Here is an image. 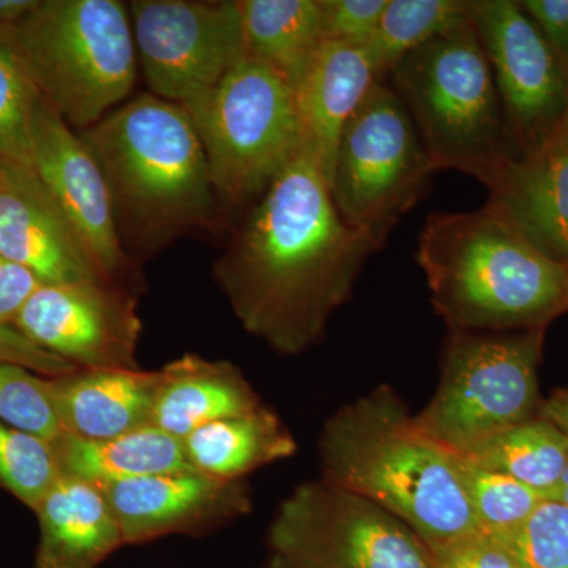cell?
Here are the masks:
<instances>
[{
	"label": "cell",
	"mask_w": 568,
	"mask_h": 568,
	"mask_svg": "<svg viewBox=\"0 0 568 568\" xmlns=\"http://www.w3.org/2000/svg\"><path fill=\"white\" fill-rule=\"evenodd\" d=\"M383 244L339 219L323 171L301 152L245 213L213 278L250 335L297 355L323 338Z\"/></svg>",
	"instance_id": "cell-1"
},
{
	"label": "cell",
	"mask_w": 568,
	"mask_h": 568,
	"mask_svg": "<svg viewBox=\"0 0 568 568\" xmlns=\"http://www.w3.org/2000/svg\"><path fill=\"white\" fill-rule=\"evenodd\" d=\"M323 480L386 508L425 547L477 532L463 462L432 436L390 386L343 406L320 439Z\"/></svg>",
	"instance_id": "cell-2"
},
{
	"label": "cell",
	"mask_w": 568,
	"mask_h": 568,
	"mask_svg": "<svg viewBox=\"0 0 568 568\" xmlns=\"http://www.w3.org/2000/svg\"><path fill=\"white\" fill-rule=\"evenodd\" d=\"M78 133L110 189L123 248L153 252L219 222L203 142L178 104L142 93Z\"/></svg>",
	"instance_id": "cell-3"
},
{
	"label": "cell",
	"mask_w": 568,
	"mask_h": 568,
	"mask_svg": "<svg viewBox=\"0 0 568 568\" xmlns=\"http://www.w3.org/2000/svg\"><path fill=\"white\" fill-rule=\"evenodd\" d=\"M417 264L450 332L544 331L568 312V265L484 209L432 213Z\"/></svg>",
	"instance_id": "cell-4"
},
{
	"label": "cell",
	"mask_w": 568,
	"mask_h": 568,
	"mask_svg": "<svg viewBox=\"0 0 568 568\" xmlns=\"http://www.w3.org/2000/svg\"><path fill=\"white\" fill-rule=\"evenodd\" d=\"M388 78L436 171H459L491 189L521 155L469 14Z\"/></svg>",
	"instance_id": "cell-5"
},
{
	"label": "cell",
	"mask_w": 568,
	"mask_h": 568,
	"mask_svg": "<svg viewBox=\"0 0 568 568\" xmlns=\"http://www.w3.org/2000/svg\"><path fill=\"white\" fill-rule=\"evenodd\" d=\"M52 110L78 132L129 102L138 55L129 6L119 0H39L0 31Z\"/></svg>",
	"instance_id": "cell-6"
},
{
	"label": "cell",
	"mask_w": 568,
	"mask_h": 568,
	"mask_svg": "<svg viewBox=\"0 0 568 568\" xmlns=\"http://www.w3.org/2000/svg\"><path fill=\"white\" fill-rule=\"evenodd\" d=\"M192 119L220 211L248 212L302 152L294 89L253 59L239 62Z\"/></svg>",
	"instance_id": "cell-7"
},
{
	"label": "cell",
	"mask_w": 568,
	"mask_h": 568,
	"mask_svg": "<svg viewBox=\"0 0 568 568\" xmlns=\"http://www.w3.org/2000/svg\"><path fill=\"white\" fill-rule=\"evenodd\" d=\"M544 331L450 332L439 386L416 416L426 435L457 455L538 416Z\"/></svg>",
	"instance_id": "cell-8"
},
{
	"label": "cell",
	"mask_w": 568,
	"mask_h": 568,
	"mask_svg": "<svg viewBox=\"0 0 568 568\" xmlns=\"http://www.w3.org/2000/svg\"><path fill=\"white\" fill-rule=\"evenodd\" d=\"M435 173L405 104L386 81L377 82L339 136L328 183L339 219L384 242Z\"/></svg>",
	"instance_id": "cell-9"
},
{
	"label": "cell",
	"mask_w": 568,
	"mask_h": 568,
	"mask_svg": "<svg viewBox=\"0 0 568 568\" xmlns=\"http://www.w3.org/2000/svg\"><path fill=\"white\" fill-rule=\"evenodd\" d=\"M268 545L298 568H432L425 545L402 519L323 478L283 500Z\"/></svg>",
	"instance_id": "cell-10"
},
{
	"label": "cell",
	"mask_w": 568,
	"mask_h": 568,
	"mask_svg": "<svg viewBox=\"0 0 568 568\" xmlns=\"http://www.w3.org/2000/svg\"><path fill=\"white\" fill-rule=\"evenodd\" d=\"M129 10L149 91L178 104L190 118L245 59L237 0H133Z\"/></svg>",
	"instance_id": "cell-11"
},
{
	"label": "cell",
	"mask_w": 568,
	"mask_h": 568,
	"mask_svg": "<svg viewBox=\"0 0 568 568\" xmlns=\"http://www.w3.org/2000/svg\"><path fill=\"white\" fill-rule=\"evenodd\" d=\"M467 14L491 67L508 126L525 155L562 119L567 73L517 0H467Z\"/></svg>",
	"instance_id": "cell-12"
},
{
	"label": "cell",
	"mask_w": 568,
	"mask_h": 568,
	"mask_svg": "<svg viewBox=\"0 0 568 568\" xmlns=\"http://www.w3.org/2000/svg\"><path fill=\"white\" fill-rule=\"evenodd\" d=\"M11 327L80 369L141 368L142 321L125 284H43Z\"/></svg>",
	"instance_id": "cell-13"
},
{
	"label": "cell",
	"mask_w": 568,
	"mask_h": 568,
	"mask_svg": "<svg viewBox=\"0 0 568 568\" xmlns=\"http://www.w3.org/2000/svg\"><path fill=\"white\" fill-rule=\"evenodd\" d=\"M31 138L40 181L104 275L123 284L129 263L102 170L80 133L41 93L33 108Z\"/></svg>",
	"instance_id": "cell-14"
},
{
	"label": "cell",
	"mask_w": 568,
	"mask_h": 568,
	"mask_svg": "<svg viewBox=\"0 0 568 568\" xmlns=\"http://www.w3.org/2000/svg\"><path fill=\"white\" fill-rule=\"evenodd\" d=\"M121 528L123 544L168 536H200L252 511L244 480H220L182 469L100 488Z\"/></svg>",
	"instance_id": "cell-15"
},
{
	"label": "cell",
	"mask_w": 568,
	"mask_h": 568,
	"mask_svg": "<svg viewBox=\"0 0 568 568\" xmlns=\"http://www.w3.org/2000/svg\"><path fill=\"white\" fill-rule=\"evenodd\" d=\"M0 254L43 284L114 283L82 245L36 170L21 164L0 162Z\"/></svg>",
	"instance_id": "cell-16"
},
{
	"label": "cell",
	"mask_w": 568,
	"mask_h": 568,
	"mask_svg": "<svg viewBox=\"0 0 568 568\" xmlns=\"http://www.w3.org/2000/svg\"><path fill=\"white\" fill-rule=\"evenodd\" d=\"M484 211L568 265V122L507 168L488 189Z\"/></svg>",
	"instance_id": "cell-17"
},
{
	"label": "cell",
	"mask_w": 568,
	"mask_h": 568,
	"mask_svg": "<svg viewBox=\"0 0 568 568\" xmlns=\"http://www.w3.org/2000/svg\"><path fill=\"white\" fill-rule=\"evenodd\" d=\"M377 82L383 81L366 47L325 40L294 89L302 152L315 160L328 183L343 129Z\"/></svg>",
	"instance_id": "cell-18"
},
{
	"label": "cell",
	"mask_w": 568,
	"mask_h": 568,
	"mask_svg": "<svg viewBox=\"0 0 568 568\" xmlns=\"http://www.w3.org/2000/svg\"><path fill=\"white\" fill-rule=\"evenodd\" d=\"M159 369H78L50 377L59 424L65 435L99 440L152 425Z\"/></svg>",
	"instance_id": "cell-19"
},
{
	"label": "cell",
	"mask_w": 568,
	"mask_h": 568,
	"mask_svg": "<svg viewBox=\"0 0 568 568\" xmlns=\"http://www.w3.org/2000/svg\"><path fill=\"white\" fill-rule=\"evenodd\" d=\"M159 375L152 425L181 440L201 426L263 406L241 369L227 361L183 354Z\"/></svg>",
	"instance_id": "cell-20"
},
{
	"label": "cell",
	"mask_w": 568,
	"mask_h": 568,
	"mask_svg": "<svg viewBox=\"0 0 568 568\" xmlns=\"http://www.w3.org/2000/svg\"><path fill=\"white\" fill-rule=\"evenodd\" d=\"M40 540L36 568H99L123 537L102 489L62 477L33 508Z\"/></svg>",
	"instance_id": "cell-21"
},
{
	"label": "cell",
	"mask_w": 568,
	"mask_h": 568,
	"mask_svg": "<svg viewBox=\"0 0 568 568\" xmlns=\"http://www.w3.org/2000/svg\"><path fill=\"white\" fill-rule=\"evenodd\" d=\"M51 444L62 477L97 488L190 467L182 440L153 425L99 440L61 433Z\"/></svg>",
	"instance_id": "cell-22"
},
{
	"label": "cell",
	"mask_w": 568,
	"mask_h": 568,
	"mask_svg": "<svg viewBox=\"0 0 568 568\" xmlns=\"http://www.w3.org/2000/svg\"><path fill=\"white\" fill-rule=\"evenodd\" d=\"M182 444L192 469L220 480H244L250 473L297 452L287 426L264 405L252 413L201 426Z\"/></svg>",
	"instance_id": "cell-23"
},
{
	"label": "cell",
	"mask_w": 568,
	"mask_h": 568,
	"mask_svg": "<svg viewBox=\"0 0 568 568\" xmlns=\"http://www.w3.org/2000/svg\"><path fill=\"white\" fill-rule=\"evenodd\" d=\"M245 58L295 89L323 47L321 0H237Z\"/></svg>",
	"instance_id": "cell-24"
},
{
	"label": "cell",
	"mask_w": 568,
	"mask_h": 568,
	"mask_svg": "<svg viewBox=\"0 0 568 568\" xmlns=\"http://www.w3.org/2000/svg\"><path fill=\"white\" fill-rule=\"evenodd\" d=\"M459 457L515 478L547 500L566 470L568 436L551 422L536 416L487 437Z\"/></svg>",
	"instance_id": "cell-25"
},
{
	"label": "cell",
	"mask_w": 568,
	"mask_h": 568,
	"mask_svg": "<svg viewBox=\"0 0 568 568\" xmlns=\"http://www.w3.org/2000/svg\"><path fill=\"white\" fill-rule=\"evenodd\" d=\"M467 20V0H387L366 50L379 81L402 59Z\"/></svg>",
	"instance_id": "cell-26"
},
{
	"label": "cell",
	"mask_w": 568,
	"mask_h": 568,
	"mask_svg": "<svg viewBox=\"0 0 568 568\" xmlns=\"http://www.w3.org/2000/svg\"><path fill=\"white\" fill-rule=\"evenodd\" d=\"M462 462L470 508L478 529L488 536H510L545 500L540 493L515 478L470 465L463 458Z\"/></svg>",
	"instance_id": "cell-27"
},
{
	"label": "cell",
	"mask_w": 568,
	"mask_h": 568,
	"mask_svg": "<svg viewBox=\"0 0 568 568\" xmlns=\"http://www.w3.org/2000/svg\"><path fill=\"white\" fill-rule=\"evenodd\" d=\"M40 92L0 33V162L33 168L32 114Z\"/></svg>",
	"instance_id": "cell-28"
},
{
	"label": "cell",
	"mask_w": 568,
	"mask_h": 568,
	"mask_svg": "<svg viewBox=\"0 0 568 568\" xmlns=\"http://www.w3.org/2000/svg\"><path fill=\"white\" fill-rule=\"evenodd\" d=\"M59 478L50 440L0 422V489L33 510Z\"/></svg>",
	"instance_id": "cell-29"
},
{
	"label": "cell",
	"mask_w": 568,
	"mask_h": 568,
	"mask_svg": "<svg viewBox=\"0 0 568 568\" xmlns=\"http://www.w3.org/2000/svg\"><path fill=\"white\" fill-rule=\"evenodd\" d=\"M0 422L50 443L61 435L50 377L26 366L0 362Z\"/></svg>",
	"instance_id": "cell-30"
},
{
	"label": "cell",
	"mask_w": 568,
	"mask_h": 568,
	"mask_svg": "<svg viewBox=\"0 0 568 568\" xmlns=\"http://www.w3.org/2000/svg\"><path fill=\"white\" fill-rule=\"evenodd\" d=\"M499 540L519 568H568V506L544 500L517 530Z\"/></svg>",
	"instance_id": "cell-31"
},
{
	"label": "cell",
	"mask_w": 568,
	"mask_h": 568,
	"mask_svg": "<svg viewBox=\"0 0 568 568\" xmlns=\"http://www.w3.org/2000/svg\"><path fill=\"white\" fill-rule=\"evenodd\" d=\"M425 548L432 568H519L507 545L481 530Z\"/></svg>",
	"instance_id": "cell-32"
},
{
	"label": "cell",
	"mask_w": 568,
	"mask_h": 568,
	"mask_svg": "<svg viewBox=\"0 0 568 568\" xmlns=\"http://www.w3.org/2000/svg\"><path fill=\"white\" fill-rule=\"evenodd\" d=\"M324 39L368 47L387 0H321Z\"/></svg>",
	"instance_id": "cell-33"
},
{
	"label": "cell",
	"mask_w": 568,
	"mask_h": 568,
	"mask_svg": "<svg viewBox=\"0 0 568 568\" xmlns=\"http://www.w3.org/2000/svg\"><path fill=\"white\" fill-rule=\"evenodd\" d=\"M0 362L26 366L47 377L65 376L78 369L58 355L33 345L17 328L2 324H0Z\"/></svg>",
	"instance_id": "cell-34"
},
{
	"label": "cell",
	"mask_w": 568,
	"mask_h": 568,
	"mask_svg": "<svg viewBox=\"0 0 568 568\" xmlns=\"http://www.w3.org/2000/svg\"><path fill=\"white\" fill-rule=\"evenodd\" d=\"M519 3L568 77V0H523Z\"/></svg>",
	"instance_id": "cell-35"
},
{
	"label": "cell",
	"mask_w": 568,
	"mask_h": 568,
	"mask_svg": "<svg viewBox=\"0 0 568 568\" xmlns=\"http://www.w3.org/2000/svg\"><path fill=\"white\" fill-rule=\"evenodd\" d=\"M43 283L24 265L0 254V324L10 325Z\"/></svg>",
	"instance_id": "cell-36"
},
{
	"label": "cell",
	"mask_w": 568,
	"mask_h": 568,
	"mask_svg": "<svg viewBox=\"0 0 568 568\" xmlns=\"http://www.w3.org/2000/svg\"><path fill=\"white\" fill-rule=\"evenodd\" d=\"M538 416L558 426L568 436V390L555 392L547 402L541 403Z\"/></svg>",
	"instance_id": "cell-37"
},
{
	"label": "cell",
	"mask_w": 568,
	"mask_h": 568,
	"mask_svg": "<svg viewBox=\"0 0 568 568\" xmlns=\"http://www.w3.org/2000/svg\"><path fill=\"white\" fill-rule=\"evenodd\" d=\"M39 0H0V31L17 26L24 20Z\"/></svg>",
	"instance_id": "cell-38"
},
{
	"label": "cell",
	"mask_w": 568,
	"mask_h": 568,
	"mask_svg": "<svg viewBox=\"0 0 568 568\" xmlns=\"http://www.w3.org/2000/svg\"><path fill=\"white\" fill-rule=\"evenodd\" d=\"M547 500H558V503L566 504L568 506V463L566 470H564L562 478L558 484V487L552 489Z\"/></svg>",
	"instance_id": "cell-39"
},
{
	"label": "cell",
	"mask_w": 568,
	"mask_h": 568,
	"mask_svg": "<svg viewBox=\"0 0 568 568\" xmlns=\"http://www.w3.org/2000/svg\"><path fill=\"white\" fill-rule=\"evenodd\" d=\"M265 568H298L295 567L294 564H291L290 560L280 558V556L274 555V558L271 559L268 566Z\"/></svg>",
	"instance_id": "cell-40"
},
{
	"label": "cell",
	"mask_w": 568,
	"mask_h": 568,
	"mask_svg": "<svg viewBox=\"0 0 568 568\" xmlns=\"http://www.w3.org/2000/svg\"><path fill=\"white\" fill-rule=\"evenodd\" d=\"M562 122H568V91H567V104H566V112H564L562 119H560ZM559 121V122H560Z\"/></svg>",
	"instance_id": "cell-41"
}]
</instances>
